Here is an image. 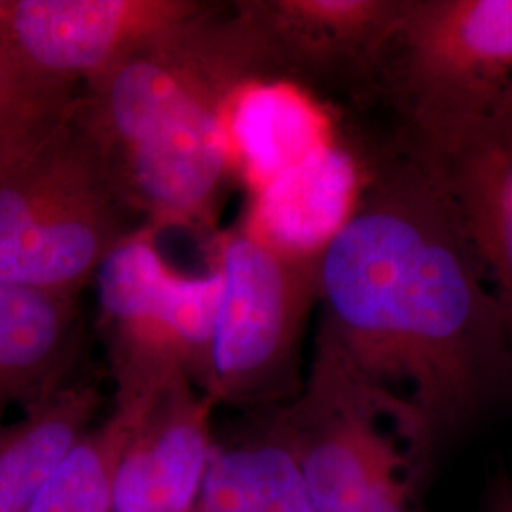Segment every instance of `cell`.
I'll list each match as a JSON object with an SVG mask.
<instances>
[{
	"label": "cell",
	"instance_id": "1",
	"mask_svg": "<svg viewBox=\"0 0 512 512\" xmlns=\"http://www.w3.org/2000/svg\"><path fill=\"white\" fill-rule=\"evenodd\" d=\"M319 304L349 363L408 408L437 454L512 397L505 323L458 217L393 147L370 156L319 253Z\"/></svg>",
	"mask_w": 512,
	"mask_h": 512
},
{
	"label": "cell",
	"instance_id": "2",
	"mask_svg": "<svg viewBox=\"0 0 512 512\" xmlns=\"http://www.w3.org/2000/svg\"><path fill=\"white\" fill-rule=\"evenodd\" d=\"M256 82L232 4L211 2L84 82L74 116L147 226L207 234L234 162L228 110Z\"/></svg>",
	"mask_w": 512,
	"mask_h": 512
},
{
	"label": "cell",
	"instance_id": "3",
	"mask_svg": "<svg viewBox=\"0 0 512 512\" xmlns=\"http://www.w3.org/2000/svg\"><path fill=\"white\" fill-rule=\"evenodd\" d=\"M289 410L308 512H425L435 448L321 323Z\"/></svg>",
	"mask_w": 512,
	"mask_h": 512
},
{
	"label": "cell",
	"instance_id": "4",
	"mask_svg": "<svg viewBox=\"0 0 512 512\" xmlns=\"http://www.w3.org/2000/svg\"><path fill=\"white\" fill-rule=\"evenodd\" d=\"M145 226L73 107L0 173V281L82 296L110 253Z\"/></svg>",
	"mask_w": 512,
	"mask_h": 512
},
{
	"label": "cell",
	"instance_id": "5",
	"mask_svg": "<svg viewBox=\"0 0 512 512\" xmlns=\"http://www.w3.org/2000/svg\"><path fill=\"white\" fill-rule=\"evenodd\" d=\"M219 308L203 395L255 412L300 393L302 346L319 302V253L274 245L245 224L217 238Z\"/></svg>",
	"mask_w": 512,
	"mask_h": 512
},
{
	"label": "cell",
	"instance_id": "6",
	"mask_svg": "<svg viewBox=\"0 0 512 512\" xmlns=\"http://www.w3.org/2000/svg\"><path fill=\"white\" fill-rule=\"evenodd\" d=\"M150 226L116 247L93 277L97 332L107 353L114 401H152L179 382L203 393L219 308L215 270H173Z\"/></svg>",
	"mask_w": 512,
	"mask_h": 512
},
{
	"label": "cell",
	"instance_id": "7",
	"mask_svg": "<svg viewBox=\"0 0 512 512\" xmlns=\"http://www.w3.org/2000/svg\"><path fill=\"white\" fill-rule=\"evenodd\" d=\"M374 101L399 124L511 112L512 0H406Z\"/></svg>",
	"mask_w": 512,
	"mask_h": 512
},
{
	"label": "cell",
	"instance_id": "8",
	"mask_svg": "<svg viewBox=\"0 0 512 512\" xmlns=\"http://www.w3.org/2000/svg\"><path fill=\"white\" fill-rule=\"evenodd\" d=\"M406 0L232 2L266 84L374 103Z\"/></svg>",
	"mask_w": 512,
	"mask_h": 512
},
{
	"label": "cell",
	"instance_id": "9",
	"mask_svg": "<svg viewBox=\"0 0 512 512\" xmlns=\"http://www.w3.org/2000/svg\"><path fill=\"white\" fill-rule=\"evenodd\" d=\"M391 147L452 205L494 293L512 351V110L456 124H399Z\"/></svg>",
	"mask_w": 512,
	"mask_h": 512
},
{
	"label": "cell",
	"instance_id": "10",
	"mask_svg": "<svg viewBox=\"0 0 512 512\" xmlns=\"http://www.w3.org/2000/svg\"><path fill=\"white\" fill-rule=\"evenodd\" d=\"M209 6V0H6L0 46L40 78L80 88Z\"/></svg>",
	"mask_w": 512,
	"mask_h": 512
},
{
	"label": "cell",
	"instance_id": "11",
	"mask_svg": "<svg viewBox=\"0 0 512 512\" xmlns=\"http://www.w3.org/2000/svg\"><path fill=\"white\" fill-rule=\"evenodd\" d=\"M215 408L190 382L150 401L118 465L112 512H190L215 442Z\"/></svg>",
	"mask_w": 512,
	"mask_h": 512
},
{
	"label": "cell",
	"instance_id": "12",
	"mask_svg": "<svg viewBox=\"0 0 512 512\" xmlns=\"http://www.w3.org/2000/svg\"><path fill=\"white\" fill-rule=\"evenodd\" d=\"M86 323L80 296L0 281V425L52 397L80 372Z\"/></svg>",
	"mask_w": 512,
	"mask_h": 512
},
{
	"label": "cell",
	"instance_id": "13",
	"mask_svg": "<svg viewBox=\"0 0 512 512\" xmlns=\"http://www.w3.org/2000/svg\"><path fill=\"white\" fill-rule=\"evenodd\" d=\"M190 512H308L289 403L243 412L215 442Z\"/></svg>",
	"mask_w": 512,
	"mask_h": 512
},
{
	"label": "cell",
	"instance_id": "14",
	"mask_svg": "<svg viewBox=\"0 0 512 512\" xmlns=\"http://www.w3.org/2000/svg\"><path fill=\"white\" fill-rule=\"evenodd\" d=\"M101 387L80 372L44 403L0 425V512H29L57 463L99 416Z\"/></svg>",
	"mask_w": 512,
	"mask_h": 512
},
{
	"label": "cell",
	"instance_id": "15",
	"mask_svg": "<svg viewBox=\"0 0 512 512\" xmlns=\"http://www.w3.org/2000/svg\"><path fill=\"white\" fill-rule=\"evenodd\" d=\"M353 184L344 154L317 148L302 162L258 188L249 220L256 236L296 253H321L332 234L348 219Z\"/></svg>",
	"mask_w": 512,
	"mask_h": 512
},
{
	"label": "cell",
	"instance_id": "16",
	"mask_svg": "<svg viewBox=\"0 0 512 512\" xmlns=\"http://www.w3.org/2000/svg\"><path fill=\"white\" fill-rule=\"evenodd\" d=\"M228 137L232 160L243 165L258 188L319 148L308 112L283 84L245 86L228 110Z\"/></svg>",
	"mask_w": 512,
	"mask_h": 512
},
{
	"label": "cell",
	"instance_id": "17",
	"mask_svg": "<svg viewBox=\"0 0 512 512\" xmlns=\"http://www.w3.org/2000/svg\"><path fill=\"white\" fill-rule=\"evenodd\" d=\"M148 404L114 401L109 416L93 423L57 463L29 512H112L116 471Z\"/></svg>",
	"mask_w": 512,
	"mask_h": 512
},
{
	"label": "cell",
	"instance_id": "18",
	"mask_svg": "<svg viewBox=\"0 0 512 512\" xmlns=\"http://www.w3.org/2000/svg\"><path fill=\"white\" fill-rule=\"evenodd\" d=\"M78 93V86L31 73L0 46V173L67 120Z\"/></svg>",
	"mask_w": 512,
	"mask_h": 512
},
{
	"label": "cell",
	"instance_id": "19",
	"mask_svg": "<svg viewBox=\"0 0 512 512\" xmlns=\"http://www.w3.org/2000/svg\"><path fill=\"white\" fill-rule=\"evenodd\" d=\"M507 512H512V505H511V509H509V511H507Z\"/></svg>",
	"mask_w": 512,
	"mask_h": 512
}]
</instances>
